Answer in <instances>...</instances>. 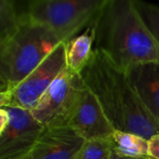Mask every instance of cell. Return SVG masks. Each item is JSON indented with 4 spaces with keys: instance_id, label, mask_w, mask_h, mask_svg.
<instances>
[{
    "instance_id": "cell-9",
    "label": "cell",
    "mask_w": 159,
    "mask_h": 159,
    "mask_svg": "<svg viewBox=\"0 0 159 159\" xmlns=\"http://www.w3.org/2000/svg\"><path fill=\"white\" fill-rule=\"evenodd\" d=\"M84 142L68 127L45 129L31 150L19 159H75Z\"/></svg>"
},
{
    "instance_id": "cell-13",
    "label": "cell",
    "mask_w": 159,
    "mask_h": 159,
    "mask_svg": "<svg viewBox=\"0 0 159 159\" xmlns=\"http://www.w3.org/2000/svg\"><path fill=\"white\" fill-rule=\"evenodd\" d=\"M25 7L19 8L13 0H0V43L12 36L19 29Z\"/></svg>"
},
{
    "instance_id": "cell-12",
    "label": "cell",
    "mask_w": 159,
    "mask_h": 159,
    "mask_svg": "<svg viewBox=\"0 0 159 159\" xmlns=\"http://www.w3.org/2000/svg\"><path fill=\"white\" fill-rule=\"evenodd\" d=\"M112 150L129 157H150L149 140L146 138L121 130H115L111 139Z\"/></svg>"
},
{
    "instance_id": "cell-14",
    "label": "cell",
    "mask_w": 159,
    "mask_h": 159,
    "mask_svg": "<svg viewBox=\"0 0 159 159\" xmlns=\"http://www.w3.org/2000/svg\"><path fill=\"white\" fill-rule=\"evenodd\" d=\"M133 1L146 28L159 44V6L145 1Z\"/></svg>"
},
{
    "instance_id": "cell-10",
    "label": "cell",
    "mask_w": 159,
    "mask_h": 159,
    "mask_svg": "<svg viewBox=\"0 0 159 159\" xmlns=\"http://www.w3.org/2000/svg\"><path fill=\"white\" fill-rule=\"evenodd\" d=\"M127 73L139 99L150 115L159 121V61L133 65Z\"/></svg>"
},
{
    "instance_id": "cell-2",
    "label": "cell",
    "mask_w": 159,
    "mask_h": 159,
    "mask_svg": "<svg viewBox=\"0 0 159 159\" xmlns=\"http://www.w3.org/2000/svg\"><path fill=\"white\" fill-rule=\"evenodd\" d=\"M92 25L95 48L103 51L122 70L159 61V44L143 23L133 0H105Z\"/></svg>"
},
{
    "instance_id": "cell-17",
    "label": "cell",
    "mask_w": 159,
    "mask_h": 159,
    "mask_svg": "<svg viewBox=\"0 0 159 159\" xmlns=\"http://www.w3.org/2000/svg\"><path fill=\"white\" fill-rule=\"evenodd\" d=\"M109 159H152L151 157H125L121 156L117 153H116L114 150L111 149L110 155H109Z\"/></svg>"
},
{
    "instance_id": "cell-5",
    "label": "cell",
    "mask_w": 159,
    "mask_h": 159,
    "mask_svg": "<svg viewBox=\"0 0 159 159\" xmlns=\"http://www.w3.org/2000/svg\"><path fill=\"white\" fill-rule=\"evenodd\" d=\"M85 87L81 75L66 67L31 110L33 116L45 129L67 127L69 117Z\"/></svg>"
},
{
    "instance_id": "cell-3",
    "label": "cell",
    "mask_w": 159,
    "mask_h": 159,
    "mask_svg": "<svg viewBox=\"0 0 159 159\" xmlns=\"http://www.w3.org/2000/svg\"><path fill=\"white\" fill-rule=\"evenodd\" d=\"M60 43L50 30L32 20L25 10L16 33L0 43V92L18 86Z\"/></svg>"
},
{
    "instance_id": "cell-6",
    "label": "cell",
    "mask_w": 159,
    "mask_h": 159,
    "mask_svg": "<svg viewBox=\"0 0 159 159\" xmlns=\"http://www.w3.org/2000/svg\"><path fill=\"white\" fill-rule=\"evenodd\" d=\"M66 68L65 43L57 48L14 89L0 92V107L33 110L43 94Z\"/></svg>"
},
{
    "instance_id": "cell-18",
    "label": "cell",
    "mask_w": 159,
    "mask_h": 159,
    "mask_svg": "<svg viewBox=\"0 0 159 159\" xmlns=\"http://www.w3.org/2000/svg\"><path fill=\"white\" fill-rule=\"evenodd\" d=\"M157 5H158V6H159V2H157Z\"/></svg>"
},
{
    "instance_id": "cell-4",
    "label": "cell",
    "mask_w": 159,
    "mask_h": 159,
    "mask_svg": "<svg viewBox=\"0 0 159 159\" xmlns=\"http://www.w3.org/2000/svg\"><path fill=\"white\" fill-rule=\"evenodd\" d=\"M105 0H32L25 7L28 17L68 43L97 19Z\"/></svg>"
},
{
    "instance_id": "cell-7",
    "label": "cell",
    "mask_w": 159,
    "mask_h": 159,
    "mask_svg": "<svg viewBox=\"0 0 159 159\" xmlns=\"http://www.w3.org/2000/svg\"><path fill=\"white\" fill-rule=\"evenodd\" d=\"M10 119L0 131V159H19L26 155L37 142L45 128L31 111L6 107Z\"/></svg>"
},
{
    "instance_id": "cell-19",
    "label": "cell",
    "mask_w": 159,
    "mask_h": 159,
    "mask_svg": "<svg viewBox=\"0 0 159 159\" xmlns=\"http://www.w3.org/2000/svg\"><path fill=\"white\" fill-rule=\"evenodd\" d=\"M107 159H109V157H108V158H107Z\"/></svg>"
},
{
    "instance_id": "cell-16",
    "label": "cell",
    "mask_w": 159,
    "mask_h": 159,
    "mask_svg": "<svg viewBox=\"0 0 159 159\" xmlns=\"http://www.w3.org/2000/svg\"><path fill=\"white\" fill-rule=\"evenodd\" d=\"M149 156L152 159H159V133L149 139Z\"/></svg>"
},
{
    "instance_id": "cell-11",
    "label": "cell",
    "mask_w": 159,
    "mask_h": 159,
    "mask_svg": "<svg viewBox=\"0 0 159 159\" xmlns=\"http://www.w3.org/2000/svg\"><path fill=\"white\" fill-rule=\"evenodd\" d=\"M94 43L95 29L93 25L66 43V67L74 73L80 74L90 59Z\"/></svg>"
},
{
    "instance_id": "cell-1",
    "label": "cell",
    "mask_w": 159,
    "mask_h": 159,
    "mask_svg": "<svg viewBox=\"0 0 159 159\" xmlns=\"http://www.w3.org/2000/svg\"><path fill=\"white\" fill-rule=\"evenodd\" d=\"M80 75L116 130L138 134L147 140L158 134L159 121L139 99L127 71L116 66L103 51L94 48Z\"/></svg>"
},
{
    "instance_id": "cell-8",
    "label": "cell",
    "mask_w": 159,
    "mask_h": 159,
    "mask_svg": "<svg viewBox=\"0 0 159 159\" xmlns=\"http://www.w3.org/2000/svg\"><path fill=\"white\" fill-rule=\"evenodd\" d=\"M67 127L84 141L110 140L116 130L97 97L87 87L79 96Z\"/></svg>"
},
{
    "instance_id": "cell-15",
    "label": "cell",
    "mask_w": 159,
    "mask_h": 159,
    "mask_svg": "<svg viewBox=\"0 0 159 159\" xmlns=\"http://www.w3.org/2000/svg\"><path fill=\"white\" fill-rule=\"evenodd\" d=\"M111 149L110 140L85 141L75 159H107Z\"/></svg>"
}]
</instances>
